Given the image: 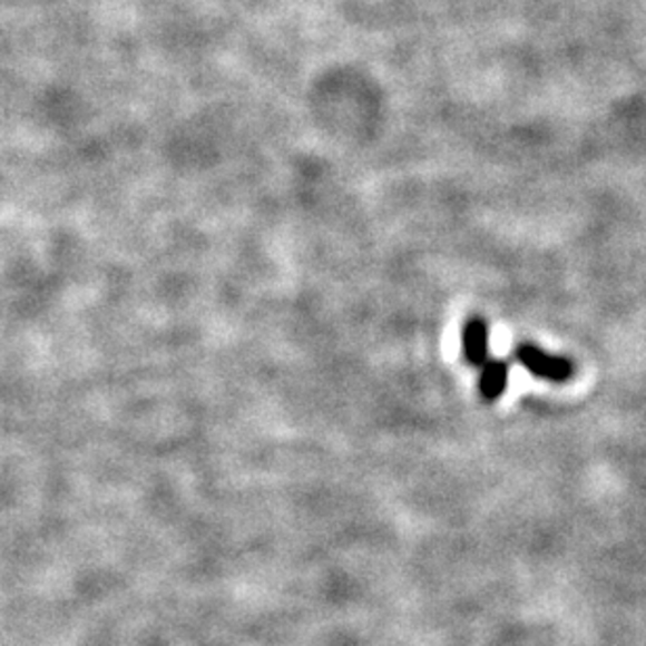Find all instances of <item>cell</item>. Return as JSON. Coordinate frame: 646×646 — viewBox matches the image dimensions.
Segmentation results:
<instances>
[{
  "label": "cell",
  "mask_w": 646,
  "mask_h": 646,
  "mask_svg": "<svg viewBox=\"0 0 646 646\" xmlns=\"http://www.w3.org/2000/svg\"><path fill=\"white\" fill-rule=\"evenodd\" d=\"M462 354L473 366H483L490 360V329L479 316H473L462 329Z\"/></svg>",
  "instance_id": "cell-2"
},
{
  "label": "cell",
  "mask_w": 646,
  "mask_h": 646,
  "mask_svg": "<svg viewBox=\"0 0 646 646\" xmlns=\"http://www.w3.org/2000/svg\"><path fill=\"white\" fill-rule=\"evenodd\" d=\"M517 360L528 369L529 373L546 381H555V383H562L576 373V366L569 358L550 356L534 343H521L517 348Z\"/></svg>",
  "instance_id": "cell-1"
},
{
  "label": "cell",
  "mask_w": 646,
  "mask_h": 646,
  "mask_svg": "<svg viewBox=\"0 0 646 646\" xmlns=\"http://www.w3.org/2000/svg\"><path fill=\"white\" fill-rule=\"evenodd\" d=\"M509 385V364L502 360H488L479 374V393L486 402H496Z\"/></svg>",
  "instance_id": "cell-3"
}]
</instances>
